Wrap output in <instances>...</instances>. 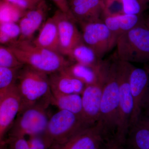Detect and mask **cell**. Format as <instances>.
Here are the masks:
<instances>
[{"label":"cell","instance_id":"6da1fadb","mask_svg":"<svg viewBox=\"0 0 149 149\" xmlns=\"http://www.w3.org/2000/svg\"><path fill=\"white\" fill-rule=\"evenodd\" d=\"M9 49L22 64L48 75L63 70L72 63L59 53L39 47L29 40H16Z\"/></svg>","mask_w":149,"mask_h":149},{"label":"cell","instance_id":"7a4b0ae2","mask_svg":"<svg viewBox=\"0 0 149 149\" xmlns=\"http://www.w3.org/2000/svg\"><path fill=\"white\" fill-rule=\"evenodd\" d=\"M118 63V59L116 55L111 59L96 123L109 143H114L117 126L119 95Z\"/></svg>","mask_w":149,"mask_h":149},{"label":"cell","instance_id":"3957f363","mask_svg":"<svg viewBox=\"0 0 149 149\" xmlns=\"http://www.w3.org/2000/svg\"><path fill=\"white\" fill-rule=\"evenodd\" d=\"M25 66L18 72L15 83L21 99L19 111L40 103L50 104L52 96L48 74Z\"/></svg>","mask_w":149,"mask_h":149},{"label":"cell","instance_id":"277c9868","mask_svg":"<svg viewBox=\"0 0 149 149\" xmlns=\"http://www.w3.org/2000/svg\"><path fill=\"white\" fill-rule=\"evenodd\" d=\"M116 55L121 61L149 63V27L146 23L130 29L118 38Z\"/></svg>","mask_w":149,"mask_h":149},{"label":"cell","instance_id":"5b68a950","mask_svg":"<svg viewBox=\"0 0 149 149\" xmlns=\"http://www.w3.org/2000/svg\"><path fill=\"white\" fill-rule=\"evenodd\" d=\"M131 64L130 63L118 59L119 104L114 142L122 146L130 128V119L133 110V100L129 83V72Z\"/></svg>","mask_w":149,"mask_h":149},{"label":"cell","instance_id":"8992f818","mask_svg":"<svg viewBox=\"0 0 149 149\" xmlns=\"http://www.w3.org/2000/svg\"><path fill=\"white\" fill-rule=\"evenodd\" d=\"M49 104L40 103L19 111L6 133L23 138L44 134L49 119L47 111Z\"/></svg>","mask_w":149,"mask_h":149},{"label":"cell","instance_id":"52a82bcc","mask_svg":"<svg viewBox=\"0 0 149 149\" xmlns=\"http://www.w3.org/2000/svg\"><path fill=\"white\" fill-rule=\"evenodd\" d=\"M87 127L80 116L70 112L59 110L49 118L44 134L53 145L67 141Z\"/></svg>","mask_w":149,"mask_h":149},{"label":"cell","instance_id":"ba28073f","mask_svg":"<svg viewBox=\"0 0 149 149\" xmlns=\"http://www.w3.org/2000/svg\"><path fill=\"white\" fill-rule=\"evenodd\" d=\"M78 23L83 42L91 47L101 58L116 46L117 39L102 19Z\"/></svg>","mask_w":149,"mask_h":149},{"label":"cell","instance_id":"9c48e42d","mask_svg":"<svg viewBox=\"0 0 149 149\" xmlns=\"http://www.w3.org/2000/svg\"><path fill=\"white\" fill-rule=\"evenodd\" d=\"M110 62L111 59L106 60L98 80L95 83L86 86L81 94L83 107L82 118L88 127L96 125L97 122L101 100Z\"/></svg>","mask_w":149,"mask_h":149},{"label":"cell","instance_id":"30bf717a","mask_svg":"<svg viewBox=\"0 0 149 149\" xmlns=\"http://www.w3.org/2000/svg\"><path fill=\"white\" fill-rule=\"evenodd\" d=\"M129 83L133 102L130 126L138 122L142 115L144 102L149 93V74L144 68L136 67L131 64Z\"/></svg>","mask_w":149,"mask_h":149},{"label":"cell","instance_id":"8fae6325","mask_svg":"<svg viewBox=\"0 0 149 149\" xmlns=\"http://www.w3.org/2000/svg\"><path fill=\"white\" fill-rule=\"evenodd\" d=\"M53 16L58 30L59 53L68 56L75 46L83 42L82 34L71 15L58 10Z\"/></svg>","mask_w":149,"mask_h":149},{"label":"cell","instance_id":"7c38bea8","mask_svg":"<svg viewBox=\"0 0 149 149\" xmlns=\"http://www.w3.org/2000/svg\"><path fill=\"white\" fill-rule=\"evenodd\" d=\"M107 140L97 124L83 128L72 137L62 143L54 144L50 149H103Z\"/></svg>","mask_w":149,"mask_h":149},{"label":"cell","instance_id":"4fadbf2b","mask_svg":"<svg viewBox=\"0 0 149 149\" xmlns=\"http://www.w3.org/2000/svg\"><path fill=\"white\" fill-rule=\"evenodd\" d=\"M21 108L16 84L0 91V142L15 120Z\"/></svg>","mask_w":149,"mask_h":149},{"label":"cell","instance_id":"5bb4252c","mask_svg":"<svg viewBox=\"0 0 149 149\" xmlns=\"http://www.w3.org/2000/svg\"><path fill=\"white\" fill-rule=\"evenodd\" d=\"M47 6L45 0L32 9L26 11L19 21L20 35L19 40H29L45 19Z\"/></svg>","mask_w":149,"mask_h":149},{"label":"cell","instance_id":"9a60e30c","mask_svg":"<svg viewBox=\"0 0 149 149\" xmlns=\"http://www.w3.org/2000/svg\"><path fill=\"white\" fill-rule=\"evenodd\" d=\"M71 15L77 23L101 19L102 8L100 0H69Z\"/></svg>","mask_w":149,"mask_h":149},{"label":"cell","instance_id":"2e32d148","mask_svg":"<svg viewBox=\"0 0 149 149\" xmlns=\"http://www.w3.org/2000/svg\"><path fill=\"white\" fill-rule=\"evenodd\" d=\"M51 92L54 95L77 94L81 95L86 85L63 70L50 74Z\"/></svg>","mask_w":149,"mask_h":149},{"label":"cell","instance_id":"e0dca14e","mask_svg":"<svg viewBox=\"0 0 149 149\" xmlns=\"http://www.w3.org/2000/svg\"><path fill=\"white\" fill-rule=\"evenodd\" d=\"M101 19L117 40L125 32L146 23V19L143 15H135L123 13L114 16L103 17Z\"/></svg>","mask_w":149,"mask_h":149},{"label":"cell","instance_id":"ac0fdd59","mask_svg":"<svg viewBox=\"0 0 149 149\" xmlns=\"http://www.w3.org/2000/svg\"><path fill=\"white\" fill-rule=\"evenodd\" d=\"M33 42L39 47L59 52L58 30L53 16L48 19L44 23L37 38Z\"/></svg>","mask_w":149,"mask_h":149},{"label":"cell","instance_id":"d6986e66","mask_svg":"<svg viewBox=\"0 0 149 149\" xmlns=\"http://www.w3.org/2000/svg\"><path fill=\"white\" fill-rule=\"evenodd\" d=\"M124 146L127 149H149L148 126L140 120L131 125L122 146Z\"/></svg>","mask_w":149,"mask_h":149},{"label":"cell","instance_id":"ffe728a7","mask_svg":"<svg viewBox=\"0 0 149 149\" xmlns=\"http://www.w3.org/2000/svg\"><path fill=\"white\" fill-rule=\"evenodd\" d=\"M106 62L103 60L101 63L94 66L72 63L64 70L65 71L87 85L95 83L98 79Z\"/></svg>","mask_w":149,"mask_h":149},{"label":"cell","instance_id":"44dd1931","mask_svg":"<svg viewBox=\"0 0 149 149\" xmlns=\"http://www.w3.org/2000/svg\"><path fill=\"white\" fill-rule=\"evenodd\" d=\"M68 56L72 63L89 66L97 65L103 60L91 47L83 41L75 46Z\"/></svg>","mask_w":149,"mask_h":149},{"label":"cell","instance_id":"7402d4cb","mask_svg":"<svg viewBox=\"0 0 149 149\" xmlns=\"http://www.w3.org/2000/svg\"><path fill=\"white\" fill-rule=\"evenodd\" d=\"M50 104L58 108L59 110L67 111L77 115L82 119L81 95L77 94L54 95L52 93Z\"/></svg>","mask_w":149,"mask_h":149},{"label":"cell","instance_id":"603a6c76","mask_svg":"<svg viewBox=\"0 0 149 149\" xmlns=\"http://www.w3.org/2000/svg\"><path fill=\"white\" fill-rule=\"evenodd\" d=\"M26 11L5 0L0 1V23H16Z\"/></svg>","mask_w":149,"mask_h":149},{"label":"cell","instance_id":"cb8c5ba5","mask_svg":"<svg viewBox=\"0 0 149 149\" xmlns=\"http://www.w3.org/2000/svg\"><path fill=\"white\" fill-rule=\"evenodd\" d=\"M20 35V28L16 23H0V43L13 42Z\"/></svg>","mask_w":149,"mask_h":149},{"label":"cell","instance_id":"d4e9b609","mask_svg":"<svg viewBox=\"0 0 149 149\" xmlns=\"http://www.w3.org/2000/svg\"><path fill=\"white\" fill-rule=\"evenodd\" d=\"M0 149H29L27 139L7 135L0 142Z\"/></svg>","mask_w":149,"mask_h":149},{"label":"cell","instance_id":"484cf974","mask_svg":"<svg viewBox=\"0 0 149 149\" xmlns=\"http://www.w3.org/2000/svg\"><path fill=\"white\" fill-rule=\"evenodd\" d=\"M123 6V13L143 15L147 9L148 3L146 0H121Z\"/></svg>","mask_w":149,"mask_h":149},{"label":"cell","instance_id":"4316f807","mask_svg":"<svg viewBox=\"0 0 149 149\" xmlns=\"http://www.w3.org/2000/svg\"><path fill=\"white\" fill-rule=\"evenodd\" d=\"M20 68L0 67V91L8 88L16 83L18 70Z\"/></svg>","mask_w":149,"mask_h":149},{"label":"cell","instance_id":"83f0119b","mask_svg":"<svg viewBox=\"0 0 149 149\" xmlns=\"http://www.w3.org/2000/svg\"><path fill=\"white\" fill-rule=\"evenodd\" d=\"M23 65L9 48L0 47V67L20 68Z\"/></svg>","mask_w":149,"mask_h":149},{"label":"cell","instance_id":"f1b7e54d","mask_svg":"<svg viewBox=\"0 0 149 149\" xmlns=\"http://www.w3.org/2000/svg\"><path fill=\"white\" fill-rule=\"evenodd\" d=\"M100 1L102 8V17L123 14V6L121 0H100Z\"/></svg>","mask_w":149,"mask_h":149},{"label":"cell","instance_id":"f546056e","mask_svg":"<svg viewBox=\"0 0 149 149\" xmlns=\"http://www.w3.org/2000/svg\"><path fill=\"white\" fill-rule=\"evenodd\" d=\"M27 140L29 149H50L52 146L44 134L30 136Z\"/></svg>","mask_w":149,"mask_h":149},{"label":"cell","instance_id":"4dcf8cb0","mask_svg":"<svg viewBox=\"0 0 149 149\" xmlns=\"http://www.w3.org/2000/svg\"><path fill=\"white\" fill-rule=\"evenodd\" d=\"M25 11L36 7L40 2L36 0H5Z\"/></svg>","mask_w":149,"mask_h":149},{"label":"cell","instance_id":"1f68e13d","mask_svg":"<svg viewBox=\"0 0 149 149\" xmlns=\"http://www.w3.org/2000/svg\"><path fill=\"white\" fill-rule=\"evenodd\" d=\"M58 10L71 15L68 0H52Z\"/></svg>","mask_w":149,"mask_h":149},{"label":"cell","instance_id":"d6a6232c","mask_svg":"<svg viewBox=\"0 0 149 149\" xmlns=\"http://www.w3.org/2000/svg\"><path fill=\"white\" fill-rule=\"evenodd\" d=\"M143 112H144V114H145L143 116H149V93L144 102L142 113Z\"/></svg>","mask_w":149,"mask_h":149},{"label":"cell","instance_id":"836d02e7","mask_svg":"<svg viewBox=\"0 0 149 149\" xmlns=\"http://www.w3.org/2000/svg\"><path fill=\"white\" fill-rule=\"evenodd\" d=\"M106 149H123V148L122 146L115 143H112L108 145Z\"/></svg>","mask_w":149,"mask_h":149},{"label":"cell","instance_id":"e575fe53","mask_svg":"<svg viewBox=\"0 0 149 149\" xmlns=\"http://www.w3.org/2000/svg\"><path fill=\"white\" fill-rule=\"evenodd\" d=\"M139 120H141L142 122H143L145 124H146V125H148L149 127V116L142 115Z\"/></svg>","mask_w":149,"mask_h":149},{"label":"cell","instance_id":"d590c367","mask_svg":"<svg viewBox=\"0 0 149 149\" xmlns=\"http://www.w3.org/2000/svg\"><path fill=\"white\" fill-rule=\"evenodd\" d=\"M144 68L146 70L147 72L149 74V63H146L145 64Z\"/></svg>","mask_w":149,"mask_h":149},{"label":"cell","instance_id":"8d00e7d4","mask_svg":"<svg viewBox=\"0 0 149 149\" xmlns=\"http://www.w3.org/2000/svg\"><path fill=\"white\" fill-rule=\"evenodd\" d=\"M146 24L149 27V16L146 19Z\"/></svg>","mask_w":149,"mask_h":149},{"label":"cell","instance_id":"74e56055","mask_svg":"<svg viewBox=\"0 0 149 149\" xmlns=\"http://www.w3.org/2000/svg\"><path fill=\"white\" fill-rule=\"evenodd\" d=\"M36 1H38L39 2H41L42 1H44V0H36Z\"/></svg>","mask_w":149,"mask_h":149},{"label":"cell","instance_id":"f35d334b","mask_svg":"<svg viewBox=\"0 0 149 149\" xmlns=\"http://www.w3.org/2000/svg\"><path fill=\"white\" fill-rule=\"evenodd\" d=\"M146 1L147 2L149 3V0H146Z\"/></svg>","mask_w":149,"mask_h":149},{"label":"cell","instance_id":"ab89813d","mask_svg":"<svg viewBox=\"0 0 149 149\" xmlns=\"http://www.w3.org/2000/svg\"><path fill=\"white\" fill-rule=\"evenodd\" d=\"M123 149H124V148H123Z\"/></svg>","mask_w":149,"mask_h":149},{"label":"cell","instance_id":"60d3db41","mask_svg":"<svg viewBox=\"0 0 149 149\" xmlns=\"http://www.w3.org/2000/svg\"></svg>","mask_w":149,"mask_h":149}]
</instances>
